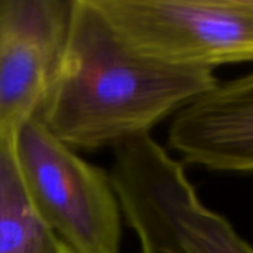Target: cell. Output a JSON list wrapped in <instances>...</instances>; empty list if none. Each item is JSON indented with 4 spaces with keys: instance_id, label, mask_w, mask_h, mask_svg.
<instances>
[{
    "instance_id": "cell-2",
    "label": "cell",
    "mask_w": 253,
    "mask_h": 253,
    "mask_svg": "<svg viewBox=\"0 0 253 253\" xmlns=\"http://www.w3.org/2000/svg\"><path fill=\"white\" fill-rule=\"evenodd\" d=\"M110 181L142 253H253L234 227L209 209L150 133L113 145Z\"/></svg>"
},
{
    "instance_id": "cell-3",
    "label": "cell",
    "mask_w": 253,
    "mask_h": 253,
    "mask_svg": "<svg viewBox=\"0 0 253 253\" xmlns=\"http://www.w3.org/2000/svg\"><path fill=\"white\" fill-rule=\"evenodd\" d=\"M116 37L147 59L188 68L253 61V0H92Z\"/></svg>"
},
{
    "instance_id": "cell-8",
    "label": "cell",
    "mask_w": 253,
    "mask_h": 253,
    "mask_svg": "<svg viewBox=\"0 0 253 253\" xmlns=\"http://www.w3.org/2000/svg\"><path fill=\"white\" fill-rule=\"evenodd\" d=\"M0 6H1V0H0Z\"/></svg>"
},
{
    "instance_id": "cell-5",
    "label": "cell",
    "mask_w": 253,
    "mask_h": 253,
    "mask_svg": "<svg viewBox=\"0 0 253 253\" xmlns=\"http://www.w3.org/2000/svg\"><path fill=\"white\" fill-rule=\"evenodd\" d=\"M71 1L1 0L0 132L16 135L46 99L59 61Z\"/></svg>"
},
{
    "instance_id": "cell-6",
    "label": "cell",
    "mask_w": 253,
    "mask_h": 253,
    "mask_svg": "<svg viewBox=\"0 0 253 253\" xmlns=\"http://www.w3.org/2000/svg\"><path fill=\"white\" fill-rule=\"evenodd\" d=\"M168 139L188 163L253 172V73L218 83L182 107Z\"/></svg>"
},
{
    "instance_id": "cell-1",
    "label": "cell",
    "mask_w": 253,
    "mask_h": 253,
    "mask_svg": "<svg viewBox=\"0 0 253 253\" xmlns=\"http://www.w3.org/2000/svg\"><path fill=\"white\" fill-rule=\"evenodd\" d=\"M216 84L212 70L168 65L130 52L92 0H73L64 47L37 117L68 147L114 145L150 133Z\"/></svg>"
},
{
    "instance_id": "cell-7",
    "label": "cell",
    "mask_w": 253,
    "mask_h": 253,
    "mask_svg": "<svg viewBox=\"0 0 253 253\" xmlns=\"http://www.w3.org/2000/svg\"><path fill=\"white\" fill-rule=\"evenodd\" d=\"M15 136L0 132V253H73L46 225L27 193Z\"/></svg>"
},
{
    "instance_id": "cell-4",
    "label": "cell",
    "mask_w": 253,
    "mask_h": 253,
    "mask_svg": "<svg viewBox=\"0 0 253 253\" xmlns=\"http://www.w3.org/2000/svg\"><path fill=\"white\" fill-rule=\"evenodd\" d=\"M27 193L73 253H120L122 211L110 176L79 157L36 116L15 136Z\"/></svg>"
}]
</instances>
